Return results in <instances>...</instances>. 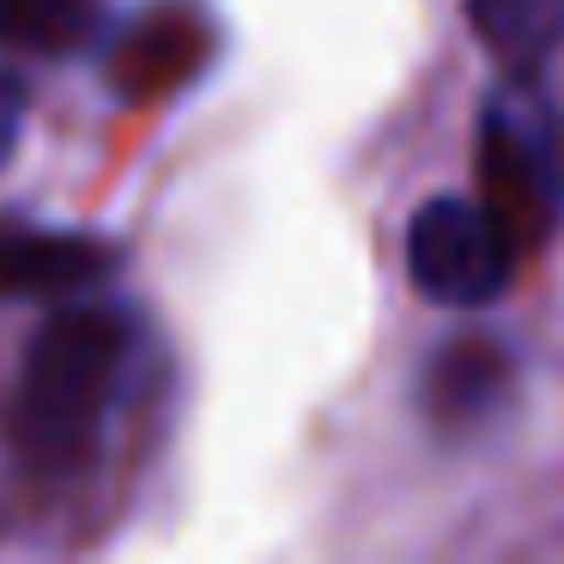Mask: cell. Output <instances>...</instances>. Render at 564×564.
Instances as JSON below:
<instances>
[{"label": "cell", "mask_w": 564, "mask_h": 564, "mask_svg": "<svg viewBox=\"0 0 564 564\" xmlns=\"http://www.w3.org/2000/svg\"><path fill=\"white\" fill-rule=\"evenodd\" d=\"M140 358L134 310L104 297H67L31 334L19 377L0 406V443L25 479H74L104 449L110 413L122 406Z\"/></svg>", "instance_id": "cell-1"}, {"label": "cell", "mask_w": 564, "mask_h": 564, "mask_svg": "<svg viewBox=\"0 0 564 564\" xmlns=\"http://www.w3.org/2000/svg\"><path fill=\"white\" fill-rule=\"evenodd\" d=\"M516 256L510 231L474 195H437L406 225V273L443 310H491L516 280Z\"/></svg>", "instance_id": "cell-2"}, {"label": "cell", "mask_w": 564, "mask_h": 564, "mask_svg": "<svg viewBox=\"0 0 564 564\" xmlns=\"http://www.w3.org/2000/svg\"><path fill=\"white\" fill-rule=\"evenodd\" d=\"M486 213L510 231L516 249L540 243L558 219V164H552V116L516 91H491L486 104Z\"/></svg>", "instance_id": "cell-3"}, {"label": "cell", "mask_w": 564, "mask_h": 564, "mask_svg": "<svg viewBox=\"0 0 564 564\" xmlns=\"http://www.w3.org/2000/svg\"><path fill=\"white\" fill-rule=\"evenodd\" d=\"M116 268V249L86 231L0 219V297H86Z\"/></svg>", "instance_id": "cell-4"}, {"label": "cell", "mask_w": 564, "mask_h": 564, "mask_svg": "<svg viewBox=\"0 0 564 564\" xmlns=\"http://www.w3.org/2000/svg\"><path fill=\"white\" fill-rule=\"evenodd\" d=\"M503 389H510V358L491 340H455L425 365L419 406H425V419L437 431H467L498 413Z\"/></svg>", "instance_id": "cell-5"}, {"label": "cell", "mask_w": 564, "mask_h": 564, "mask_svg": "<svg viewBox=\"0 0 564 564\" xmlns=\"http://www.w3.org/2000/svg\"><path fill=\"white\" fill-rule=\"evenodd\" d=\"M467 19L510 79H534L564 43V0H467Z\"/></svg>", "instance_id": "cell-6"}, {"label": "cell", "mask_w": 564, "mask_h": 564, "mask_svg": "<svg viewBox=\"0 0 564 564\" xmlns=\"http://www.w3.org/2000/svg\"><path fill=\"white\" fill-rule=\"evenodd\" d=\"M104 31V0H0V50L79 55Z\"/></svg>", "instance_id": "cell-7"}, {"label": "cell", "mask_w": 564, "mask_h": 564, "mask_svg": "<svg viewBox=\"0 0 564 564\" xmlns=\"http://www.w3.org/2000/svg\"><path fill=\"white\" fill-rule=\"evenodd\" d=\"M25 116H31V86L13 67H0V171L13 164L19 140H25Z\"/></svg>", "instance_id": "cell-8"}]
</instances>
